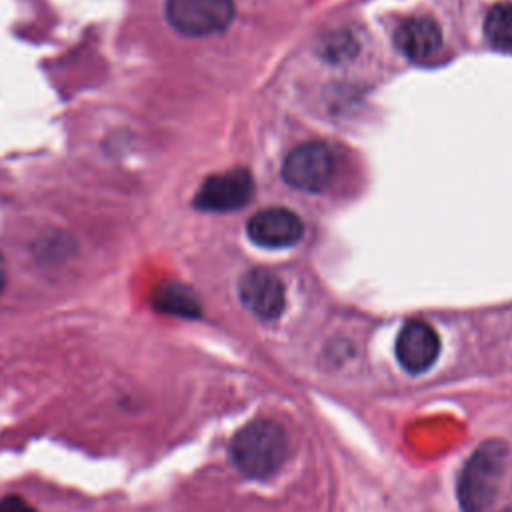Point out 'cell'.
I'll return each mask as SVG.
<instances>
[{
	"instance_id": "obj_1",
	"label": "cell",
	"mask_w": 512,
	"mask_h": 512,
	"mask_svg": "<svg viewBox=\"0 0 512 512\" xmlns=\"http://www.w3.org/2000/svg\"><path fill=\"white\" fill-rule=\"evenodd\" d=\"M234 466L248 478H268L288 456L286 432L272 420H254L242 426L230 442Z\"/></svg>"
},
{
	"instance_id": "obj_2",
	"label": "cell",
	"mask_w": 512,
	"mask_h": 512,
	"mask_svg": "<svg viewBox=\"0 0 512 512\" xmlns=\"http://www.w3.org/2000/svg\"><path fill=\"white\" fill-rule=\"evenodd\" d=\"M506 462V444L488 440L464 464L458 478V500L462 512H486L500 490Z\"/></svg>"
},
{
	"instance_id": "obj_3",
	"label": "cell",
	"mask_w": 512,
	"mask_h": 512,
	"mask_svg": "<svg viewBox=\"0 0 512 512\" xmlns=\"http://www.w3.org/2000/svg\"><path fill=\"white\" fill-rule=\"evenodd\" d=\"M336 174V156L326 142L310 140L296 146L284 160L282 178L302 192H322Z\"/></svg>"
},
{
	"instance_id": "obj_4",
	"label": "cell",
	"mask_w": 512,
	"mask_h": 512,
	"mask_svg": "<svg viewBox=\"0 0 512 512\" xmlns=\"http://www.w3.org/2000/svg\"><path fill=\"white\" fill-rule=\"evenodd\" d=\"M232 18V0H166V20L184 36L200 38L222 32Z\"/></svg>"
},
{
	"instance_id": "obj_5",
	"label": "cell",
	"mask_w": 512,
	"mask_h": 512,
	"mask_svg": "<svg viewBox=\"0 0 512 512\" xmlns=\"http://www.w3.org/2000/svg\"><path fill=\"white\" fill-rule=\"evenodd\" d=\"M254 196V178L246 168H230L208 176L196 196L194 206L206 212H230L246 206Z\"/></svg>"
},
{
	"instance_id": "obj_6",
	"label": "cell",
	"mask_w": 512,
	"mask_h": 512,
	"mask_svg": "<svg viewBox=\"0 0 512 512\" xmlns=\"http://www.w3.org/2000/svg\"><path fill=\"white\" fill-rule=\"evenodd\" d=\"M248 238L262 248H288L304 234L302 218L282 206L258 210L246 224Z\"/></svg>"
},
{
	"instance_id": "obj_7",
	"label": "cell",
	"mask_w": 512,
	"mask_h": 512,
	"mask_svg": "<svg viewBox=\"0 0 512 512\" xmlns=\"http://www.w3.org/2000/svg\"><path fill=\"white\" fill-rule=\"evenodd\" d=\"M398 364L410 372H426L440 354V338L424 320H410L402 326L394 344Z\"/></svg>"
},
{
	"instance_id": "obj_8",
	"label": "cell",
	"mask_w": 512,
	"mask_h": 512,
	"mask_svg": "<svg viewBox=\"0 0 512 512\" xmlns=\"http://www.w3.org/2000/svg\"><path fill=\"white\" fill-rule=\"evenodd\" d=\"M238 296L242 304L262 320H274L284 310V284L282 280L264 268L248 270L238 284Z\"/></svg>"
},
{
	"instance_id": "obj_9",
	"label": "cell",
	"mask_w": 512,
	"mask_h": 512,
	"mask_svg": "<svg viewBox=\"0 0 512 512\" xmlns=\"http://www.w3.org/2000/svg\"><path fill=\"white\" fill-rule=\"evenodd\" d=\"M394 42L408 60L424 62L440 52L442 30L430 16H412L396 28Z\"/></svg>"
},
{
	"instance_id": "obj_10",
	"label": "cell",
	"mask_w": 512,
	"mask_h": 512,
	"mask_svg": "<svg viewBox=\"0 0 512 512\" xmlns=\"http://www.w3.org/2000/svg\"><path fill=\"white\" fill-rule=\"evenodd\" d=\"M152 306L160 314L178 316V318H198L202 314V306L198 296L182 282H162L152 292Z\"/></svg>"
},
{
	"instance_id": "obj_11",
	"label": "cell",
	"mask_w": 512,
	"mask_h": 512,
	"mask_svg": "<svg viewBox=\"0 0 512 512\" xmlns=\"http://www.w3.org/2000/svg\"><path fill=\"white\" fill-rule=\"evenodd\" d=\"M484 34L498 50H512V2H500L490 8L484 20Z\"/></svg>"
},
{
	"instance_id": "obj_12",
	"label": "cell",
	"mask_w": 512,
	"mask_h": 512,
	"mask_svg": "<svg viewBox=\"0 0 512 512\" xmlns=\"http://www.w3.org/2000/svg\"><path fill=\"white\" fill-rule=\"evenodd\" d=\"M352 48H354V40L346 32L324 40V56L330 60H342L344 56L352 54Z\"/></svg>"
},
{
	"instance_id": "obj_13",
	"label": "cell",
	"mask_w": 512,
	"mask_h": 512,
	"mask_svg": "<svg viewBox=\"0 0 512 512\" xmlns=\"http://www.w3.org/2000/svg\"><path fill=\"white\" fill-rule=\"evenodd\" d=\"M0 512H38V510L20 494H6L0 498Z\"/></svg>"
},
{
	"instance_id": "obj_14",
	"label": "cell",
	"mask_w": 512,
	"mask_h": 512,
	"mask_svg": "<svg viewBox=\"0 0 512 512\" xmlns=\"http://www.w3.org/2000/svg\"><path fill=\"white\" fill-rule=\"evenodd\" d=\"M6 280H8V270H6V260H4V256L0 254V296H2V292H4V288H6Z\"/></svg>"
}]
</instances>
